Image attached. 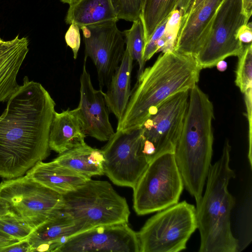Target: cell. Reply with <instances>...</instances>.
<instances>
[{
  "instance_id": "cell-19",
  "label": "cell",
  "mask_w": 252,
  "mask_h": 252,
  "mask_svg": "<svg viewBox=\"0 0 252 252\" xmlns=\"http://www.w3.org/2000/svg\"><path fill=\"white\" fill-rule=\"evenodd\" d=\"M26 175L62 195L76 190L91 179L54 160L38 162L27 172Z\"/></svg>"
},
{
  "instance_id": "cell-33",
  "label": "cell",
  "mask_w": 252,
  "mask_h": 252,
  "mask_svg": "<svg viewBox=\"0 0 252 252\" xmlns=\"http://www.w3.org/2000/svg\"><path fill=\"white\" fill-rule=\"evenodd\" d=\"M18 241L19 240L0 230V249Z\"/></svg>"
},
{
  "instance_id": "cell-28",
  "label": "cell",
  "mask_w": 252,
  "mask_h": 252,
  "mask_svg": "<svg viewBox=\"0 0 252 252\" xmlns=\"http://www.w3.org/2000/svg\"><path fill=\"white\" fill-rule=\"evenodd\" d=\"M118 19L133 22L140 18L143 0H110Z\"/></svg>"
},
{
  "instance_id": "cell-13",
  "label": "cell",
  "mask_w": 252,
  "mask_h": 252,
  "mask_svg": "<svg viewBox=\"0 0 252 252\" xmlns=\"http://www.w3.org/2000/svg\"><path fill=\"white\" fill-rule=\"evenodd\" d=\"M140 252L137 232L127 223L103 225L69 237L58 252Z\"/></svg>"
},
{
  "instance_id": "cell-25",
  "label": "cell",
  "mask_w": 252,
  "mask_h": 252,
  "mask_svg": "<svg viewBox=\"0 0 252 252\" xmlns=\"http://www.w3.org/2000/svg\"><path fill=\"white\" fill-rule=\"evenodd\" d=\"M238 57L235 71V83L241 92L252 89V45H244L241 53Z\"/></svg>"
},
{
  "instance_id": "cell-32",
  "label": "cell",
  "mask_w": 252,
  "mask_h": 252,
  "mask_svg": "<svg viewBox=\"0 0 252 252\" xmlns=\"http://www.w3.org/2000/svg\"><path fill=\"white\" fill-rule=\"evenodd\" d=\"M236 37L243 44L252 43V27L251 22L243 25L238 30Z\"/></svg>"
},
{
  "instance_id": "cell-9",
  "label": "cell",
  "mask_w": 252,
  "mask_h": 252,
  "mask_svg": "<svg viewBox=\"0 0 252 252\" xmlns=\"http://www.w3.org/2000/svg\"><path fill=\"white\" fill-rule=\"evenodd\" d=\"M249 20L243 12L242 0H223L195 58L202 69L216 66L219 61L241 53L244 44L236 34Z\"/></svg>"
},
{
  "instance_id": "cell-24",
  "label": "cell",
  "mask_w": 252,
  "mask_h": 252,
  "mask_svg": "<svg viewBox=\"0 0 252 252\" xmlns=\"http://www.w3.org/2000/svg\"><path fill=\"white\" fill-rule=\"evenodd\" d=\"M125 37L126 49L133 60L136 61L139 66L137 76L140 75L145 67L143 52L145 46L144 26L140 18L133 22L130 29L123 32Z\"/></svg>"
},
{
  "instance_id": "cell-3",
  "label": "cell",
  "mask_w": 252,
  "mask_h": 252,
  "mask_svg": "<svg viewBox=\"0 0 252 252\" xmlns=\"http://www.w3.org/2000/svg\"><path fill=\"white\" fill-rule=\"evenodd\" d=\"M214 110L208 95L197 85L189 91L182 131L174 151L184 187L199 203L213 155Z\"/></svg>"
},
{
  "instance_id": "cell-21",
  "label": "cell",
  "mask_w": 252,
  "mask_h": 252,
  "mask_svg": "<svg viewBox=\"0 0 252 252\" xmlns=\"http://www.w3.org/2000/svg\"><path fill=\"white\" fill-rule=\"evenodd\" d=\"M54 160L90 178L104 174V158L102 150L94 148L86 143L59 154Z\"/></svg>"
},
{
  "instance_id": "cell-20",
  "label": "cell",
  "mask_w": 252,
  "mask_h": 252,
  "mask_svg": "<svg viewBox=\"0 0 252 252\" xmlns=\"http://www.w3.org/2000/svg\"><path fill=\"white\" fill-rule=\"evenodd\" d=\"M133 59L125 49L122 61L113 74L104 93L110 113L119 121L123 116L131 94Z\"/></svg>"
},
{
  "instance_id": "cell-39",
  "label": "cell",
  "mask_w": 252,
  "mask_h": 252,
  "mask_svg": "<svg viewBox=\"0 0 252 252\" xmlns=\"http://www.w3.org/2000/svg\"><path fill=\"white\" fill-rule=\"evenodd\" d=\"M60 0L64 3H67L69 5H71L78 0Z\"/></svg>"
},
{
  "instance_id": "cell-34",
  "label": "cell",
  "mask_w": 252,
  "mask_h": 252,
  "mask_svg": "<svg viewBox=\"0 0 252 252\" xmlns=\"http://www.w3.org/2000/svg\"><path fill=\"white\" fill-rule=\"evenodd\" d=\"M194 0H181L178 9L183 14L182 16L186 15L189 12Z\"/></svg>"
},
{
  "instance_id": "cell-7",
  "label": "cell",
  "mask_w": 252,
  "mask_h": 252,
  "mask_svg": "<svg viewBox=\"0 0 252 252\" xmlns=\"http://www.w3.org/2000/svg\"><path fill=\"white\" fill-rule=\"evenodd\" d=\"M197 229L196 208L186 201L152 216L137 232L140 252H178Z\"/></svg>"
},
{
  "instance_id": "cell-12",
  "label": "cell",
  "mask_w": 252,
  "mask_h": 252,
  "mask_svg": "<svg viewBox=\"0 0 252 252\" xmlns=\"http://www.w3.org/2000/svg\"><path fill=\"white\" fill-rule=\"evenodd\" d=\"M115 21L81 27L85 45V59L89 57L95 66L100 89L107 87L119 66L125 49L123 32Z\"/></svg>"
},
{
  "instance_id": "cell-29",
  "label": "cell",
  "mask_w": 252,
  "mask_h": 252,
  "mask_svg": "<svg viewBox=\"0 0 252 252\" xmlns=\"http://www.w3.org/2000/svg\"><path fill=\"white\" fill-rule=\"evenodd\" d=\"M168 17L157 27L146 42L143 52V59L145 62L157 53L158 42L164 32Z\"/></svg>"
},
{
  "instance_id": "cell-26",
  "label": "cell",
  "mask_w": 252,
  "mask_h": 252,
  "mask_svg": "<svg viewBox=\"0 0 252 252\" xmlns=\"http://www.w3.org/2000/svg\"><path fill=\"white\" fill-rule=\"evenodd\" d=\"M34 230L22 218L9 211L0 217V230L19 241L28 239Z\"/></svg>"
},
{
  "instance_id": "cell-35",
  "label": "cell",
  "mask_w": 252,
  "mask_h": 252,
  "mask_svg": "<svg viewBox=\"0 0 252 252\" xmlns=\"http://www.w3.org/2000/svg\"><path fill=\"white\" fill-rule=\"evenodd\" d=\"M242 2L243 12L250 19L252 12V0H242Z\"/></svg>"
},
{
  "instance_id": "cell-6",
  "label": "cell",
  "mask_w": 252,
  "mask_h": 252,
  "mask_svg": "<svg viewBox=\"0 0 252 252\" xmlns=\"http://www.w3.org/2000/svg\"><path fill=\"white\" fill-rule=\"evenodd\" d=\"M184 188L174 153L153 159L133 189V208L138 215L158 212L178 203Z\"/></svg>"
},
{
  "instance_id": "cell-30",
  "label": "cell",
  "mask_w": 252,
  "mask_h": 252,
  "mask_svg": "<svg viewBox=\"0 0 252 252\" xmlns=\"http://www.w3.org/2000/svg\"><path fill=\"white\" fill-rule=\"evenodd\" d=\"M79 27L75 24L70 25L66 31L64 39L66 43L72 50L73 58L75 60L80 46L81 38Z\"/></svg>"
},
{
  "instance_id": "cell-16",
  "label": "cell",
  "mask_w": 252,
  "mask_h": 252,
  "mask_svg": "<svg viewBox=\"0 0 252 252\" xmlns=\"http://www.w3.org/2000/svg\"><path fill=\"white\" fill-rule=\"evenodd\" d=\"M77 233L74 220L63 205L35 228L28 240L32 252H58L69 237Z\"/></svg>"
},
{
  "instance_id": "cell-22",
  "label": "cell",
  "mask_w": 252,
  "mask_h": 252,
  "mask_svg": "<svg viewBox=\"0 0 252 252\" xmlns=\"http://www.w3.org/2000/svg\"><path fill=\"white\" fill-rule=\"evenodd\" d=\"M115 11L110 0H78L69 5L65 22L83 26L107 21L117 22Z\"/></svg>"
},
{
  "instance_id": "cell-8",
  "label": "cell",
  "mask_w": 252,
  "mask_h": 252,
  "mask_svg": "<svg viewBox=\"0 0 252 252\" xmlns=\"http://www.w3.org/2000/svg\"><path fill=\"white\" fill-rule=\"evenodd\" d=\"M0 201L34 229L64 205L63 195L26 175L2 182Z\"/></svg>"
},
{
  "instance_id": "cell-10",
  "label": "cell",
  "mask_w": 252,
  "mask_h": 252,
  "mask_svg": "<svg viewBox=\"0 0 252 252\" xmlns=\"http://www.w3.org/2000/svg\"><path fill=\"white\" fill-rule=\"evenodd\" d=\"M189 91L179 92L166 99L141 126L142 152L150 163L166 153H174L188 106Z\"/></svg>"
},
{
  "instance_id": "cell-23",
  "label": "cell",
  "mask_w": 252,
  "mask_h": 252,
  "mask_svg": "<svg viewBox=\"0 0 252 252\" xmlns=\"http://www.w3.org/2000/svg\"><path fill=\"white\" fill-rule=\"evenodd\" d=\"M180 0H143L140 18L144 26L146 43L157 27L178 8Z\"/></svg>"
},
{
  "instance_id": "cell-14",
  "label": "cell",
  "mask_w": 252,
  "mask_h": 252,
  "mask_svg": "<svg viewBox=\"0 0 252 252\" xmlns=\"http://www.w3.org/2000/svg\"><path fill=\"white\" fill-rule=\"evenodd\" d=\"M84 59L80 76V100L77 107L85 133L100 141H107L115 131L110 122V111L104 93L95 89L86 65Z\"/></svg>"
},
{
  "instance_id": "cell-31",
  "label": "cell",
  "mask_w": 252,
  "mask_h": 252,
  "mask_svg": "<svg viewBox=\"0 0 252 252\" xmlns=\"http://www.w3.org/2000/svg\"><path fill=\"white\" fill-rule=\"evenodd\" d=\"M32 252L28 239L19 241L0 249V252Z\"/></svg>"
},
{
  "instance_id": "cell-17",
  "label": "cell",
  "mask_w": 252,
  "mask_h": 252,
  "mask_svg": "<svg viewBox=\"0 0 252 252\" xmlns=\"http://www.w3.org/2000/svg\"><path fill=\"white\" fill-rule=\"evenodd\" d=\"M29 50L26 37L18 35L10 40L0 38V102L8 101L20 87L16 78Z\"/></svg>"
},
{
  "instance_id": "cell-37",
  "label": "cell",
  "mask_w": 252,
  "mask_h": 252,
  "mask_svg": "<svg viewBox=\"0 0 252 252\" xmlns=\"http://www.w3.org/2000/svg\"><path fill=\"white\" fill-rule=\"evenodd\" d=\"M9 211L6 205L0 201V217L7 214Z\"/></svg>"
},
{
  "instance_id": "cell-36",
  "label": "cell",
  "mask_w": 252,
  "mask_h": 252,
  "mask_svg": "<svg viewBox=\"0 0 252 252\" xmlns=\"http://www.w3.org/2000/svg\"><path fill=\"white\" fill-rule=\"evenodd\" d=\"M216 66L219 71L223 72L226 70L227 64L224 60H221L217 63Z\"/></svg>"
},
{
  "instance_id": "cell-38",
  "label": "cell",
  "mask_w": 252,
  "mask_h": 252,
  "mask_svg": "<svg viewBox=\"0 0 252 252\" xmlns=\"http://www.w3.org/2000/svg\"><path fill=\"white\" fill-rule=\"evenodd\" d=\"M203 0H194L188 14L194 10Z\"/></svg>"
},
{
  "instance_id": "cell-27",
  "label": "cell",
  "mask_w": 252,
  "mask_h": 252,
  "mask_svg": "<svg viewBox=\"0 0 252 252\" xmlns=\"http://www.w3.org/2000/svg\"><path fill=\"white\" fill-rule=\"evenodd\" d=\"M182 15V13L178 8L171 13L164 32L158 42L157 53L162 52L163 53L174 51Z\"/></svg>"
},
{
  "instance_id": "cell-4",
  "label": "cell",
  "mask_w": 252,
  "mask_h": 252,
  "mask_svg": "<svg viewBox=\"0 0 252 252\" xmlns=\"http://www.w3.org/2000/svg\"><path fill=\"white\" fill-rule=\"evenodd\" d=\"M231 148L228 140L220 158L211 164L204 195L196 207L197 229L200 235L199 252H236L239 241L232 234L230 216L235 204L229 192L230 180L235 177L230 167Z\"/></svg>"
},
{
  "instance_id": "cell-18",
  "label": "cell",
  "mask_w": 252,
  "mask_h": 252,
  "mask_svg": "<svg viewBox=\"0 0 252 252\" xmlns=\"http://www.w3.org/2000/svg\"><path fill=\"white\" fill-rule=\"evenodd\" d=\"M77 108L55 112L51 123L49 146L59 154L86 143V137Z\"/></svg>"
},
{
  "instance_id": "cell-11",
  "label": "cell",
  "mask_w": 252,
  "mask_h": 252,
  "mask_svg": "<svg viewBox=\"0 0 252 252\" xmlns=\"http://www.w3.org/2000/svg\"><path fill=\"white\" fill-rule=\"evenodd\" d=\"M104 174L115 185L133 189L149 162L142 149V129L116 130L101 149Z\"/></svg>"
},
{
  "instance_id": "cell-2",
  "label": "cell",
  "mask_w": 252,
  "mask_h": 252,
  "mask_svg": "<svg viewBox=\"0 0 252 252\" xmlns=\"http://www.w3.org/2000/svg\"><path fill=\"white\" fill-rule=\"evenodd\" d=\"M201 68L195 58L175 51L160 54L137 76L117 130L141 127L166 99L197 85Z\"/></svg>"
},
{
  "instance_id": "cell-1",
  "label": "cell",
  "mask_w": 252,
  "mask_h": 252,
  "mask_svg": "<svg viewBox=\"0 0 252 252\" xmlns=\"http://www.w3.org/2000/svg\"><path fill=\"white\" fill-rule=\"evenodd\" d=\"M7 101L0 116V177L11 179L50 155L56 103L40 83L27 76Z\"/></svg>"
},
{
  "instance_id": "cell-15",
  "label": "cell",
  "mask_w": 252,
  "mask_h": 252,
  "mask_svg": "<svg viewBox=\"0 0 252 252\" xmlns=\"http://www.w3.org/2000/svg\"><path fill=\"white\" fill-rule=\"evenodd\" d=\"M223 0H204L194 10L182 17L175 51L195 58Z\"/></svg>"
},
{
  "instance_id": "cell-5",
  "label": "cell",
  "mask_w": 252,
  "mask_h": 252,
  "mask_svg": "<svg viewBox=\"0 0 252 252\" xmlns=\"http://www.w3.org/2000/svg\"><path fill=\"white\" fill-rule=\"evenodd\" d=\"M63 196L77 233L100 225L128 223L130 211L126 199L107 181L90 179Z\"/></svg>"
}]
</instances>
